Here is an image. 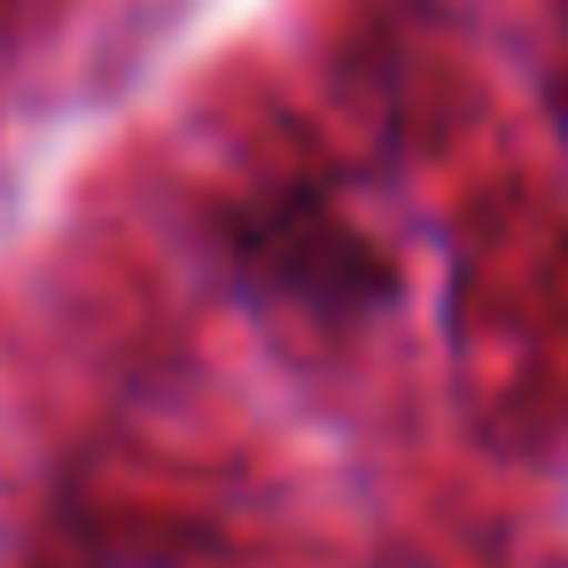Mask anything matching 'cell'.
<instances>
[{
	"label": "cell",
	"instance_id": "obj_1",
	"mask_svg": "<svg viewBox=\"0 0 568 568\" xmlns=\"http://www.w3.org/2000/svg\"><path fill=\"white\" fill-rule=\"evenodd\" d=\"M242 257H250V273L281 281L296 304H320V312H358V304L389 296V265L312 195H281L273 211H250Z\"/></svg>",
	"mask_w": 568,
	"mask_h": 568
}]
</instances>
